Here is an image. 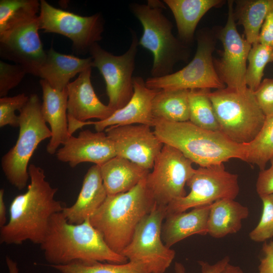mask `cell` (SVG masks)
<instances>
[{"mask_svg":"<svg viewBox=\"0 0 273 273\" xmlns=\"http://www.w3.org/2000/svg\"><path fill=\"white\" fill-rule=\"evenodd\" d=\"M30 183L27 191L16 196L9 208V218L0 230V243L21 245L26 241L39 244L46 236L50 219L65 207L55 199L58 188L46 179L43 169L28 167Z\"/></svg>","mask_w":273,"mask_h":273,"instance_id":"6da1fadb","label":"cell"},{"mask_svg":"<svg viewBox=\"0 0 273 273\" xmlns=\"http://www.w3.org/2000/svg\"><path fill=\"white\" fill-rule=\"evenodd\" d=\"M40 246L49 265H65L77 261L118 264L128 261L108 246L89 219L79 224L71 223L62 212L51 217Z\"/></svg>","mask_w":273,"mask_h":273,"instance_id":"7a4b0ae2","label":"cell"},{"mask_svg":"<svg viewBox=\"0 0 273 273\" xmlns=\"http://www.w3.org/2000/svg\"><path fill=\"white\" fill-rule=\"evenodd\" d=\"M153 127L164 144L177 149L200 167L221 164L232 158L246 161L245 144L232 141L220 131L201 128L190 121L155 119Z\"/></svg>","mask_w":273,"mask_h":273,"instance_id":"3957f363","label":"cell"},{"mask_svg":"<svg viewBox=\"0 0 273 273\" xmlns=\"http://www.w3.org/2000/svg\"><path fill=\"white\" fill-rule=\"evenodd\" d=\"M146 177L126 192L108 195L89 218L108 246L118 254L128 245L140 221L156 204Z\"/></svg>","mask_w":273,"mask_h":273,"instance_id":"277c9868","label":"cell"},{"mask_svg":"<svg viewBox=\"0 0 273 273\" xmlns=\"http://www.w3.org/2000/svg\"><path fill=\"white\" fill-rule=\"evenodd\" d=\"M164 3L149 0L146 4L131 3L129 8L143 27L139 45L153 55L151 77H159L172 73L174 65L184 59L186 48L172 33V25L164 14Z\"/></svg>","mask_w":273,"mask_h":273,"instance_id":"5b68a950","label":"cell"},{"mask_svg":"<svg viewBox=\"0 0 273 273\" xmlns=\"http://www.w3.org/2000/svg\"><path fill=\"white\" fill-rule=\"evenodd\" d=\"M220 131L232 141L247 144L257 136L266 116L259 107L254 92L224 87L209 92Z\"/></svg>","mask_w":273,"mask_h":273,"instance_id":"8992f818","label":"cell"},{"mask_svg":"<svg viewBox=\"0 0 273 273\" xmlns=\"http://www.w3.org/2000/svg\"><path fill=\"white\" fill-rule=\"evenodd\" d=\"M40 3L32 0L0 30V55L21 66L27 73L37 76L47 56L38 33Z\"/></svg>","mask_w":273,"mask_h":273,"instance_id":"52a82bcc","label":"cell"},{"mask_svg":"<svg viewBox=\"0 0 273 273\" xmlns=\"http://www.w3.org/2000/svg\"><path fill=\"white\" fill-rule=\"evenodd\" d=\"M41 106L36 94L29 96L19 111V132L16 143L1 159V167L6 178L19 190L27 185L28 163L35 150L42 141L52 136L42 116Z\"/></svg>","mask_w":273,"mask_h":273,"instance_id":"ba28073f","label":"cell"},{"mask_svg":"<svg viewBox=\"0 0 273 273\" xmlns=\"http://www.w3.org/2000/svg\"><path fill=\"white\" fill-rule=\"evenodd\" d=\"M166 206L155 204L137 226L128 245L121 254L128 261L143 264L149 273H164L173 260L175 252L163 242L162 222Z\"/></svg>","mask_w":273,"mask_h":273,"instance_id":"9c48e42d","label":"cell"},{"mask_svg":"<svg viewBox=\"0 0 273 273\" xmlns=\"http://www.w3.org/2000/svg\"><path fill=\"white\" fill-rule=\"evenodd\" d=\"M131 41L129 49L121 55H114L94 43L89 52L93 67L103 76L109 98L108 106L114 111L123 107L133 94V72L139 46L136 33L131 30Z\"/></svg>","mask_w":273,"mask_h":273,"instance_id":"30bf717a","label":"cell"},{"mask_svg":"<svg viewBox=\"0 0 273 273\" xmlns=\"http://www.w3.org/2000/svg\"><path fill=\"white\" fill-rule=\"evenodd\" d=\"M186 185L190 193L167 205L166 215L211 204L220 199H235L240 191L238 175L226 171L223 164L200 167Z\"/></svg>","mask_w":273,"mask_h":273,"instance_id":"8fae6325","label":"cell"},{"mask_svg":"<svg viewBox=\"0 0 273 273\" xmlns=\"http://www.w3.org/2000/svg\"><path fill=\"white\" fill-rule=\"evenodd\" d=\"M192 163L179 150L164 144L146 177L147 186L158 205L167 206L187 195L185 186L196 170Z\"/></svg>","mask_w":273,"mask_h":273,"instance_id":"7c38bea8","label":"cell"},{"mask_svg":"<svg viewBox=\"0 0 273 273\" xmlns=\"http://www.w3.org/2000/svg\"><path fill=\"white\" fill-rule=\"evenodd\" d=\"M214 42L206 35L197 38V48L193 60L179 71L145 80L149 88L154 89H195L224 88L212 61Z\"/></svg>","mask_w":273,"mask_h":273,"instance_id":"4fadbf2b","label":"cell"},{"mask_svg":"<svg viewBox=\"0 0 273 273\" xmlns=\"http://www.w3.org/2000/svg\"><path fill=\"white\" fill-rule=\"evenodd\" d=\"M40 3V29L68 37L77 51H89L94 43L102 38L104 21L101 14L82 16L56 8L44 0H41Z\"/></svg>","mask_w":273,"mask_h":273,"instance_id":"5bb4252c","label":"cell"},{"mask_svg":"<svg viewBox=\"0 0 273 273\" xmlns=\"http://www.w3.org/2000/svg\"><path fill=\"white\" fill-rule=\"evenodd\" d=\"M219 39L223 51L215 68L220 79L228 87L246 88V62L252 45L237 31L232 1L228 2V20L220 32Z\"/></svg>","mask_w":273,"mask_h":273,"instance_id":"9a60e30c","label":"cell"},{"mask_svg":"<svg viewBox=\"0 0 273 273\" xmlns=\"http://www.w3.org/2000/svg\"><path fill=\"white\" fill-rule=\"evenodd\" d=\"M151 127L144 124L114 125L104 131L113 141L116 156L150 170L164 145Z\"/></svg>","mask_w":273,"mask_h":273,"instance_id":"2e32d148","label":"cell"},{"mask_svg":"<svg viewBox=\"0 0 273 273\" xmlns=\"http://www.w3.org/2000/svg\"><path fill=\"white\" fill-rule=\"evenodd\" d=\"M133 94L128 102L122 108L115 111L103 120L69 122L71 134L79 128L93 125L97 131H104L112 126L144 124L154 127L155 119L152 114L153 100L158 90L149 88L145 81L139 76L133 77Z\"/></svg>","mask_w":273,"mask_h":273,"instance_id":"e0dca14e","label":"cell"},{"mask_svg":"<svg viewBox=\"0 0 273 273\" xmlns=\"http://www.w3.org/2000/svg\"><path fill=\"white\" fill-rule=\"evenodd\" d=\"M60 161L75 167L82 162H92L99 166L116 156L113 141L105 131L85 130L76 137L71 136L57 150Z\"/></svg>","mask_w":273,"mask_h":273,"instance_id":"ac0fdd59","label":"cell"},{"mask_svg":"<svg viewBox=\"0 0 273 273\" xmlns=\"http://www.w3.org/2000/svg\"><path fill=\"white\" fill-rule=\"evenodd\" d=\"M92 67L81 73L67 87L68 119L85 122L92 118L103 120L114 112L98 98L91 82Z\"/></svg>","mask_w":273,"mask_h":273,"instance_id":"d6986e66","label":"cell"},{"mask_svg":"<svg viewBox=\"0 0 273 273\" xmlns=\"http://www.w3.org/2000/svg\"><path fill=\"white\" fill-rule=\"evenodd\" d=\"M42 92L41 106L42 116L50 126L52 136L47 146L50 154H55L60 145H63L72 136L69 132L67 115L68 95L66 89L58 90L41 79Z\"/></svg>","mask_w":273,"mask_h":273,"instance_id":"ffe728a7","label":"cell"},{"mask_svg":"<svg viewBox=\"0 0 273 273\" xmlns=\"http://www.w3.org/2000/svg\"><path fill=\"white\" fill-rule=\"evenodd\" d=\"M107 192L103 183L100 166L94 165L84 175L81 188L75 203L62 211L67 220L73 224L82 223L99 208Z\"/></svg>","mask_w":273,"mask_h":273,"instance_id":"44dd1931","label":"cell"},{"mask_svg":"<svg viewBox=\"0 0 273 273\" xmlns=\"http://www.w3.org/2000/svg\"><path fill=\"white\" fill-rule=\"evenodd\" d=\"M210 204L196 207L190 211L169 214L162 224L161 237L170 248L179 241L194 235H205Z\"/></svg>","mask_w":273,"mask_h":273,"instance_id":"7402d4cb","label":"cell"},{"mask_svg":"<svg viewBox=\"0 0 273 273\" xmlns=\"http://www.w3.org/2000/svg\"><path fill=\"white\" fill-rule=\"evenodd\" d=\"M93 67L91 57L79 58L61 54L53 48L47 52L46 59L39 69L38 76L46 81L53 88L63 90L70 80L87 68Z\"/></svg>","mask_w":273,"mask_h":273,"instance_id":"603a6c76","label":"cell"},{"mask_svg":"<svg viewBox=\"0 0 273 273\" xmlns=\"http://www.w3.org/2000/svg\"><path fill=\"white\" fill-rule=\"evenodd\" d=\"M100 166L108 195L130 190L145 178L150 172V170L117 156Z\"/></svg>","mask_w":273,"mask_h":273,"instance_id":"cb8c5ba5","label":"cell"},{"mask_svg":"<svg viewBox=\"0 0 273 273\" xmlns=\"http://www.w3.org/2000/svg\"><path fill=\"white\" fill-rule=\"evenodd\" d=\"M231 199H223L210 204L207 222V233L219 239L237 233L242 222L247 218V207Z\"/></svg>","mask_w":273,"mask_h":273,"instance_id":"d4e9b609","label":"cell"},{"mask_svg":"<svg viewBox=\"0 0 273 273\" xmlns=\"http://www.w3.org/2000/svg\"><path fill=\"white\" fill-rule=\"evenodd\" d=\"M173 14L180 39L188 43L193 39L199 21L211 8L221 3L219 0H164Z\"/></svg>","mask_w":273,"mask_h":273,"instance_id":"484cf974","label":"cell"},{"mask_svg":"<svg viewBox=\"0 0 273 273\" xmlns=\"http://www.w3.org/2000/svg\"><path fill=\"white\" fill-rule=\"evenodd\" d=\"M188 95V89H159L152 102L154 118L176 122L189 121Z\"/></svg>","mask_w":273,"mask_h":273,"instance_id":"4316f807","label":"cell"},{"mask_svg":"<svg viewBox=\"0 0 273 273\" xmlns=\"http://www.w3.org/2000/svg\"><path fill=\"white\" fill-rule=\"evenodd\" d=\"M237 4L235 17L243 26L246 39L252 46L258 42L261 27L273 8V0L239 1Z\"/></svg>","mask_w":273,"mask_h":273,"instance_id":"83f0119b","label":"cell"},{"mask_svg":"<svg viewBox=\"0 0 273 273\" xmlns=\"http://www.w3.org/2000/svg\"><path fill=\"white\" fill-rule=\"evenodd\" d=\"M210 89L189 90V121L201 128L220 131L214 110L209 97Z\"/></svg>","mask_w":273,"mask_h":273,"instance_id":"f1b7e54d","label":"cell"},{"mask_svg":"<svg viewBox=\"0 0 273 273\" xmlns=\"http://www.w3.org/2000/svg\"><path fill=\"white\" fill-rule=\"evenodd\" d=\"M50 266L60 273H149L143 264L131 261L118 264L77 261L65 265Z\"/></svg>","mask_w":273,"mask_h":273,"instance_id":"f546056e","label":"cell"},{"mask_svg":"<svg viewBox=\"0 0 273 273\" xmlns=\"http://www.w3.org/2000/svg\"><path fill=\"white\" fill-rule=\"evenodd\" d=\"M246 162L257 165L261 170L273 157V114L266 119L262 128L256 138L245 144Z\"/></svg>","mask_w":273,"mask_h":273,"instance_id":"4dcf8cb0","label":"cell"},{"mask_svg":"<svg viewBox=\"0 0 273 273\" xmlns=\"http://www.w3.org/2000/svg\"><path fill=\"white\" fill-rule=\"evenodd\" d=\"M247 60L245 83L254 92L261 82L266 65L273 61V48L257 43L252 46Z\"/></svg>","mask_w":273,"mask_h":273,"instance_id":"1f68e13d","label":"cell"},{"mask_svg":"<svg viewBox=\"0 0 273 273\" xmlns=\"http://www.w3.org/2000/svg\"><path fill=\"white\" fill-rule=\"evenodd\" d=\"M260 198L263 207L260 219L249 233L250 239L256 242H265L273 237V194Z\"/></svg>","mask_w":273,"mask_h":273,"instance_id":"d6a6232c","label":"cell"},{"mask_svg":"<svg viewBox=\"0 0 273 273\" xmlns=\"http://www.w3.org/2000/svg\"><path fill=\"white\" fill-rule=\"evenodd\" d=\"M29 96L22 93L13 97L0 98V127L6 125L19 127V115L15 114L25 106Z\"/></svg>","mask_w":273,"mask_h":273,"instance_id":"836d02e7","label":"cell"},{"mask_svg":"<svg viewBox=\"0 0 273 273\" xmlns=\"http://www.w3.org/2000/svg\"><path fill=\"white\" fill-rule=\"evenodd\" d=\"M27 73L18 64L0 61V97H6L9 92L18 85Z\"/></svg>","mask_w":273,"mask_h":273,"instance_id":"e575fe53","label":"cell"},{"mask_svg":"<svg viewBox=\"0 0 273 273\" xmlns=\"http://www.w3.org/2000/svg\"><path fill=\"white\" fill-rule=\"evenodd\" d=\"M256 101L266 117L273 114V78H265L254 92Z\"/></svg>","mask_w":273,"mask_h":273,"instance_id":"d590c367","label":"cell"},{"mask_svg":"<svg viewBox=\"0 0 273 273\" xmlns=\"http://www.w3.org/2000/svg\"><path fill=\"white\" fill-rule=\"evenodd\" d=\"M32 0H1L0 1V30L8 21L20 10L29 5Z\"/></svg>","mask_w":273,"mask_h":273,"instance_id":"8d00e7d4","label":"cell"},{"mask_svg":"<svg viewBox=\"0 0 273 273\" xmlns=\"http://www.w3.org/2000/svg\"><path fill=\"white\" fill-rule=\"evenodd\" d=\"M269 161L270 166L261 170L257 179L256 192L259 197L273 194V157Z\"/></svg>","mask_w":273,"mask_h":273,"instance_id":"74e56055","label":"cell"},{"mask_svg":"<svg viewBox=\"0 0 273 273\" xmlns=\"http://www.w3.org/2000/svg\"><path fill=\"white\" fill-rule=\"evenodd\" d=\"M230 257L226 256L213 264L203 261H199L198 263L201 268V273H221L230 263ZM174 270L175 273H186L184 266L179 262L175 263Z\"/></svg>","mask_w":273,"mask_h":273,"instance_id":"f35d334b","label":"cell"},{"mask_svg":"<svg viewBox=\"0 0 273 273\" xmlns=\"http://www.w3.org/2000/svg\"><path fill=\"white\" fill-rule=\"evenodd\" d=\"M258 43L273 48V8L268 13L261 27Z\"/></svg>","mask_w":273,"mask_h":273,"instance_id":"ab89813d","label":"cell"},{"mask_svg":"<svg viewBox=\"0 0 273 273\" xmlns=\"http://www.w3.org/2000/svg\"><path fill=\"white\" fill-rule=\"evenodd\" d=\"M262 250L264 256L260 259L258 273H273V240L264 242Z\"/></svg>","mask_w":273,"mask_h":273,"instance_id":"60d3db41","label":"cell"},{"mask_svg":"<svg viewBox=\"0 0 273 273\" xmlns=\"http://www.w3.org/2000/svg\"><path fill=\"white\" fill-rule=\"evenodd\" d=\"M7 221V208L4 201V189H0V228L4 226Z\"/></svg>","mask_w":273,"mask_h":273,"instance_id":"b9f144b4","label":"cell"},{"mask_svg":"<svg viewBox=\"0 0 273 273\" xmlns=\"http://www.w3.org/2000/svg\"><path fill=\"white\" fill-rule=\"evenodd\" d=\"M6 263L9 273H19L17 263L9 256L6 257Z\"/></svg>","mask_w":273,"mask_h":273,"instance_id":"7bdbcfd3","label":"cell"},{"mask_svg":"<svg viewBox=\"0 0 273 273\" xmlns=\"http://www.w3.org/2000/svg\"><path fill=\"white\" fill-rule=\"evenodd\" d=\"M221 273H243V271L239 266L233 265L229 263Z\"/></svg>","mask_w":273,"mask_h":273,"instance_id":"ee69618b","label":"cell"},{"mask_svg":"<svg viewBox=\"0 0 273 273\" xmlns=\"http://www.w3.org/2000/svg\"><path fill=\"white\" fill-rule=\"evenodd\" d=\"M153 273H155V272H153Z\"/></svg>","mask_w":273,"mask_h":273,"instance_id":"f6af8a7d","label":"cell"}]
</instances>
